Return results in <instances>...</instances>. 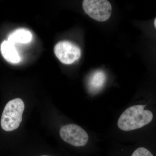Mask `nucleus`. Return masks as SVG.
Segmentation results:
<instances>
[{
    "label": "nucleus",
    "mask_w": 156,
    "mask_h": 156,
    "mask_svg": "<svg viewBox=\"0 0 156 156\" xmlns=\"http://www.w3.org/2000/svg\"><path fill=\"white\" fill-rule=\"evenodd\" d=\"M145 107V105H136L126 109L118 119L117 126L119 129L125 131H133L151 123L153 114Z\"/></svg>",
    "instance_id": "obj_1"
},
{
    "label": "nucleus",
    "mask_w": 156,
    "mask_h": 156,
    "mask_svg": "<svg viewBox=\"0 0 156 156\" xmlns=\"http://www.w3.org/2000/svg\"><path fill=\"white\" fill-rule=\"evenodd\" d=\"M24 108V102L20 98H14L7 103L1 119V127L4 131H14L19 127Z\"/></svg>",
    "instance_id": "obj_2"
},
{
    "label": "nucleus",
    "mask_w": 156,
    "mask_h": 156,
    "mask_svg": "<svg viewBox=\"0 0 156 156\" xmlns=\"http://www.w3.org/2000/svg\"><path fill=\"white\" fill-rule=\"evenodd\" d=\"M83 8L89 17L99 22L106 21L112 14L111 4L106 0H84Z\"/></svg>",
    "instance_id": "obj_3"
},
{
    "label": "nucleus",
    "mask_w": 156,
    "mask_h": 156,
    "mask_svg": "<svg viewBox=\"0 0 156 156\" xmlns=\"http://www.w3.org/2000/svg\"><path fill=\"white\" fill-rule=\"evenodd\" d=\"M59 135L65 142L76 147L84 146L89 140L87 132L75 124H67L62 126L59 130Z\"/></svg>",
    "instance_id": "obj_4"
},
{
    "label": "nucleus",
    "mask_w": 156,
    "mask_h": 156,
    "mask_svg": "<svg viewBox=\"0 0 156 156\" xmlns=\"http://www.w3.org/2000/svg\"><path fill=\"white\" fill-rule=\"evenodd\" d=\"M54 53L59 61L65 64L69 65L78 60L81 56V50L75 44L62 41L57 43L54 47Z\"/></svg>",
    "instance_id": "obj_5"
},
{
    "label": "nucleus",
    "mask_w": 156,
    "mask_h": 156,
    "mask_svg": "<svg viewBox=\"0 0 156 156\" xmlns=\"http://www.w3.org/2000/svg\"><path fill=\"white\" fill-rule=\"evenodd\" d=\"M1 51L4 58L11 63H17L20 60V57L15 44L9 41H5L1 46Z\"/></svg>",
    "instance_id": "obj_6"
},
{
    "label": "nucleus",
    "mask_w": 156,
    "mask_h": 156,
    "mask_svg": "<svg viewBox=\"0 0 156 156\" xmlns=\"http://www.w3.org/2000/svg\"><path fill=\"white\" fill-rule=\"evenodd\" d=\"M109 156H154L150 151L144 147L119 149L113 151Z\"/></svg>",
    "instance_id": "obj_7"
},
{
    "label": "nucleus",
    "mask_w": 156,
    "mask_h": 156,
    "mask_svg": "<svg viewBox=\"0 0 156 156\" xmlns=\"http://www.w3.org/2000/svg\"><path fill=\"white\" fill-rule=\"evenodd\" d=\"M32 35L28 30L24 28L18 29L9 35L8 41L15 44H27L31 41Z\"/></svg>",
    "instance_id": "obj_8"
},
{
    "label": "nucleus",
    "mask_w": 156,
    "mask_h": 156,
    "mask_svg": "<svg viewBox=\"0 0 156 156\" xmlns=\"http://www.w3.org/2000/svg\"><path fill=\"white\" fill-rule=\"evenodd\" d=\"M105 76L103 72L98 71L94 73L90 81V86L92 89L97 90L100 89L104 84Z\"/></svg>",
    "instance_id": "obj_9"
},
{
    "label": "nucleus",
    "mask_w": 156,
    "mask_h": 156,
    "mask_svg": "<svg viewBox=\"0 0 156 156\" xmlns=\"http://www.w3.org/2000/svg\"><path fill=\"white\" fill-rule=\"evenodd\" d=\"M154 25L156 29V17L154 20Z\"/></svg>",
    "instance_id": "obj_10"
},
{
    "label": "nucleus",
    "mask_w": 156,
    "mask_h": 156,
    "mask_svg": "<svg viewBox=\"0 0 156 156\" xmlns=\"http://www.w3.org/2000/svg\"><path fill=\"white\" fill-rule=\"evenodd\" d=\"M48 156V155H42V156Z\"/></svg>",
    "instance_id": "obj_11"
}]
</instances>
